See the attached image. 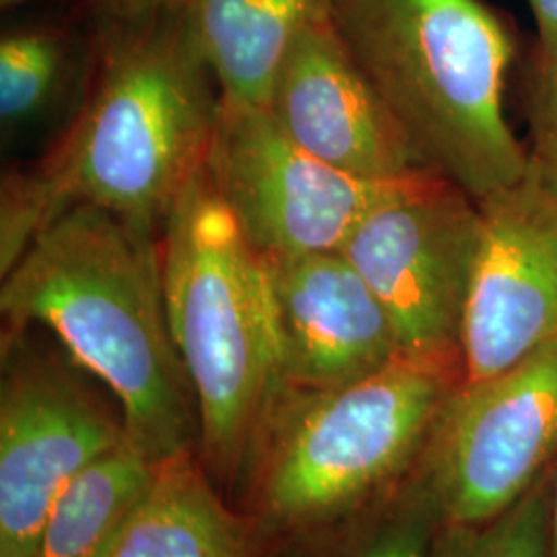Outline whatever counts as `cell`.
Returning a JSON list of instances; mask_svg holds the SVG:
<instances>
[{"instance_id":"6da1fadb","label":"cell","mask_w":557,"mask_h":557,"mask_svg":"<svg viewBox=\"0 0 557 557\" xmlns=\"http://www.w3.org/2000/svg\"><path fill=\"white\" fill-rule=\"evenodd\" d=\"M220 100L184 11L149 20L94 13L79 108L36 165L2 176V236L32 244L77 205L160 236L205 165Z\"/></svg>"},{"instance_id":"7a4b0ae2","label":"cell","mask_w":557,"mask_h":557,"mask_svg":"<svg viewBox=\"0 0 557 557\" xmlns=\"http://www.w3.org/2000/svg\"><path fill=\"white\" fill-rule=\"evenodd\" d=\"M9 331L41 324L114 393L131 444L156 465L200 430L193 384L170 331L160 236L77 205L2 277Z\"/></svg>"},{"instance_id":"3957f363","label":"cell","mask_w":557,"mask_h":557,"mask_svg":"<svg viewBox=\"0 0 557 557\" xmlns=\"http://www.w3.org/2000/svg\"><path fill=\"white\" fill-rule=\"evenodd\" d=\"M331 23L423 163L475 200L527 176L506 119L515 38L481 0H333Z\"/></svg>"},{"instance_id":"277c9868","label":"cell","mask_w":557,"mask_h":557,"mask_svg":"<svg viewBox=\"0 0 557 557\" xmlns=\"http://www.w3.org/2000/svg\"><path fill=\"white\" fill-rule=\"evenodd\" d=\"M170 331L193 384L202 455L232 479L267 446L287 395L267 259L211 188L190 182L160 234Z\"/></svg>"},{"instance_id":"5b68a950","label":"cell","mask_w":557,"mask_h":557,"mask_svg":"<svg viewBox=\"0 0 557 557\" xmlns=\"http://www.w3.org/2000/svg\"><path fill=\"white\" fill-rule=\"evenodd\" d=\"M460 380L438 366L398 358L345 386L287 391L264 446L269 515L310 524L368 498L418 453Z\"/></svg>"},{"instance_id":"8992f818","label":"cell","mask_w":557,"mask_h":557,"mask_svg":"<svg viewBox=\"0 0 557 557\" xmlns=\"http://www.w3.org/2000/svg\"><path fill=\"white\" fill-rule=\"evenodd\" d=\"M479 236L478 200L428 174L382 200L343 244L393 322L400 358L462 376V319Z\"/></svg>"},{"instance_id":"52a82bcc","label":"cell","mask_w":557,"mask_h":557,"mask_svg":"<svg viewBox=\"0 0 557 557\" xmlns=\"http://www.w3.org/2000/svg\"><path fill=\"white\" fill-rule=\"evenodd\" d=\"M205 176L264 259L341 250L372 209L434 172L361 178L299 147L264 106L221 98Z\"/></svg>"},{"instance_id":"ba28073f","label":"cell","mask_w":557,"mask_h":557,"mask_svg":"<svg viewBox=\"0 0 557 557\" xmlns=\"http://www.w3.org/2000/svg\"><path fill=\"white\" fill-rule=\"evenodd\" d=\"M425 442L423 510L442 524L515 506L556 455L557 338L494 376L460 380Z\"/></svg>"},{"instance_id":"9c48e42d","label":"cell","mask_w":557,"mask_h":557,"mask_svg":"<svg viewBox=\"0 0 557 557\" xmlns=\"http://www.w3.org/2000/svg\"><path fill=\"white\" fill-rule=\"evenodd\" d=\"M124 438V423L71 370L11 335L0 386V557H36L62 492Z\"/></svg>"},{"instance_id":"30bf717a","label":"cell","mask_w":557,"mask_h":557,"mask_svg":"<svg viewBox=\"0 0 557 557\" xmlns=\"http://www.w3.org/2000/svg\"><path fill=\"white\" fill-rule=\"evenodd\" d=\"M481 236L462 319V380L557 338V195L529 174L478 200Z\"/></svg>"},{"instance_id":"8fae6325","label":"cell","mask_w":557,"mask_h":557,"mask_svg":"<svg viewBox=\"0 0 557 557\" xmlns=\"http://www.w3.org/2000/svg\"><path fill=\"white\" fill-rule=\"evenodd\" d=\"M264 108L299 147L347 174L400 180L432 172L347 52L331 15L299 34Z\"/></svg>"},{"instance_id":"7c38bea8","label":"cell","mask_w":557,"mask_h":557,"mask_svg":"<svg viewBox=\"0 0 557 557\" xmlns=\"http://www.w3.org/2000/svg\"><path fill=\"white\" fill-rule=\"evenodd\" d=\"M267 267L289 391L345 386L400 358L384 306L341 250Z\"/></svg>"},{"instance_id":"4fadbf2b","label":"cell","mask_w":557,"mask_h":557,"mask_svg":"<svg viewBox=\"0 0 557 557\" xmlns=\"http://www.w3.org/2000/svg\"><path fill=\"white\" fill-rule=\"evenodd\" d=\"M333 0H188L186 27L220 85L221 98L267 106L278 66Z\"/></svg>"},{"instance_id":"5bb4252c","label":"cell","mask_w":557,"mask_h":557,"mask_svg":"<svg viewBox=\"0 0 557 557\" xmlns=\"http://www.w3.org/2000/svg\"><path fill=\"white\" fill-rule=\"evenodd\" d=\"M248 524L182 450L158 465L153 483L106 557H250Z\"/></svg>"},{"instance_id":"9a60e30c","label":"cell","mask_w":557,"mask_h":557,"mask_svg":"<svg viewBox=\"0 0 557 557\" xmlns=\"http://www.w3.org/2000/svg\"><path fill=\"white\" fill-rule=\"evenodd\" d=\"M158 465L128 438L91 462L44 522L36 557H106L153 483Z\"/></svg>"},{"instance_id":"2e32d148","label":"cell","mask_w":557,"mask_h":557,"mask_svg":"<svg viewBox=\"0 0 557 557\" xmlns=\"http://www.w3.org/2000/svg\"><path fill=\"white\" fill-rule=\"evenodd\" d=\"M91 41V40H89ZM91 46L83 54L73 32L59 23H25L0 38V120L4 131L40 122L87 79Z\"/></svg>"},{"instance_id":"e0dca14e","label":"cell","mask_w":557,"mask_h":557,"mask_svg":"<svg viewBox=\"0 0 557 557\" xmlns=\"http://www.w3.org/2000/svg\"><path fill=\"white\" fill-rule=\"evenodd\" d=\"M549 479L499 517L481 524H444L430 557H549Z\"/></svg>"},{"instance_id":"ac0fdd59","label":"cell","mask_w":557,"mask_h":557,"mask_svg":"<svg viewBox=\"0 0 557 557\" xmlns=\"http://www.w3.org/2000/svg\"><path fill=\"white\" fill-rule=\"evenodd\" d=\"M527 156V174L557 195V54L549 62L539 64Z\"/></svg>"},{"instance_id":"d6986e66","label":"cell","mask_w":557,"mask_h":557,"mask_svg":"<svg viewBox=\"0 0 557 557\" xmlns=\"http://www.w3.org/2000/svg\"><path fill=\"white\" fill-rule=\"evenodd\" d=\"M425 520H409L388 531L359 557H430Z\"/></svg>"},{"instance_id":"ffe728a7","label":"cell","mask_w":557,"mask_h":557,"mask_svg":"<svg viewBox=\"0 0 557 557\" xmlns=\"http://www.w3.org/2000/svg\"><path fill=\"white\" fill-rule=\"evenodd\" d=\"M94 13L112 20H149L184 11L188 0H91Z\"/></svg>"},{"instance_id":"44dd1931","label":"cell","mask_w":557,"mask_h":557,"mask_svg":"<svg viewBox=\"0 0 557 557\" xmlns=\"http://www.w3.org/2000/svg\"><path fill=\"white\" fill-rule=\"evenodd\" d=\"M537 29L539 64L557 54V0H527Z\"/></svg>"},{"instance_id":"7402d4cb","label":"cell","mask_w":557,"mask_h":557,"mask_svg":"<svg viewBox=\"0 0 557 557\" xmlns=\"http://www.w3.org/2000/svg\"><path fill=\"white\" fill-rule=\"evenodd\" d=\"M549 557H557V478L552 487V512H549Z\"/></svg>"},{"instance_id":"603a6c76","label":"cell","mask_w":557,"mask_h":557,"mask_svg":"<svg viewBox=\"0 0 557 557\" xmlns=\"http://www.w3.org/2000/svg\"><path fill=\"white\" fill-rule=\"evenodd\" d=\"M27 2H36V0H0L2 9H15L20 4H27Z\"/></svg>"}]
</instances>
